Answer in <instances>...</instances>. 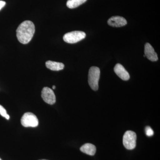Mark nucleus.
Returning a JSON list of instances; mask_svg holds the SVG:
<instances>
[{
	"label": "nucleus",
	"instance_id": "obj_1",
	"mask_svg": "<svg viewBox=\"0 0 160 160\" xmlns=\"http://www.w3.org/2000/svg\"><path fill=\"white\" fill-rule=\"evenodd\" d=\"M35 30V26L32 22L24 21L20 24L16 30L18 40L22 44H28L33 37Z\"/></svg>",
	"mask_w": 160,
	"mask_h": 160
},
{
	"label": "nucleus",
	"instance_id": "obj_2",
	"mask_svg": "<svg viewBox=\"0 0 160 160\" xmlns=\"http://www.w3.org/2000/svg\"><path fill=\"white\" fill-rule=\"evenodd\" d=\"M100 76L99 68L92 66L89 70L88 82L92 90L97 91L98 89V82Z\"/></svg>",
	"mask_w": 160,
	"mask_h": 160
},
{
	"label": "nucleus",
	"instance_id": "obj_3",
	"mask_svg": "<svg viewBox=\"0 0 160 160\" xmlns=\"http://www.w3.org/2000/svg\"><path fill=\"white\" fill-rule=\"evenodd\" d=\"M137 135L134 132L127 131L123 138V143L126 149L132 150L136 146Z\"/></svg>",
	"mask_w": 160,
	"mask_h": 160
},
{
	"label": "nucleus",
	"instance_id": "obj_4",
	"mask_svg": "<svg viewBox=\"0 0 160 160\" xmlns=\"http://www.w3.org/2000/svg\"><path fill=\"white\" fill-rule=\"evenodd\" d=\"M86 37L85 32L82 31H75L68 32L64 35L63 40L66 43L73 44L84 39Z\"/></svg>",
	"mask_w": 160,
	"mask_h": 160
},
{
	"label": "nucleus",
	"instance_id": "obj_5",
	"mask_svg": "<svg viewBox=\"0 0 160 160\" xmlns=\"http://www.w3.org/2000/svg\"><path fill=\"white\" fill-rule=\"evenodd\" d=\"M21 123L24 127H36L38 125V120L33 113L26 112L21 119Z\"/></svg>",
	"mask_w": 160,
	"mask_h": 160
},
{
	"label": "nucleus",
	"instance_id": "obj_6",
	"mask_svg": "<svg viewBox=\"0 0 160 160\" xmlns=\"http://www.w3.org/2000/svg\"><path fill=\"white\" fill-rule=\"evenodd\" d=\"M42 97L44 102L49 105H53L56 102V96L52 89L46 87L42 91Z\"/></svg>",
	"mask_w": 160,
	"mask_h": 160
},
{
	"label": "nucleus",
	"instance_id": "obj_7",
	"mask_svg": "<svg viewBox=\"0 0 160 160\" xmlns=\"http://www.w3.org/2000/svg\"><path fill=\"white\" fill-rule=\"evenodd\" d=\"M108 23L112 27H120L126 26L127 22L126 19L120 16H113L109 19Z\"/></svg>",
	"mask_w": 160,
	"mask_h": 160
},
{
	"label": "nucleus",
	"instance_id": "obj_8",
	"mask_svg": "<svg viewBox=\"0 0 160 160\" xmlns=\"http://www.w3.org/2000/svg\"><path fill=\"white\" fill-rule=\"evenodd\" d=\"M145 55L152 62H156L158 60V55L152 46L149 43H146L145 46Z\"/></svg>",
	"mask_w": 160,
	"mask_h": 160
},
{
	"label": "nucleus",
	"instance_id": "obj_9",
	"mask_svg": "<svg viewBox=\"0 0 160 160\" xmlns=\"http://www.w3.org/2000/svg\"><path fill=\"white\" fill-rule=\"evenodd\" d=\"M114 70L116 74L124 81H128L130 78L129 72L121 64H117L115 66Z\"/></svg>",
	"mask_w": 160,
	"mask_h": 160
},
{
	"label": "nucleus",
	"instance_id": "obj_10",
	"mask_svg": "<svg viewBox=\"0 0 160 160\" xmlns=\"http://www.w3.org/2000/svg\"><path fill=\"white\" fill-rule=\"evenodd\" d=\"M80 150L82 152L89 155L93 156L96 152V148L94 145L90 143H86L83 145L80 148Z\"/></svg>",
	"mask_w": 160,
	"mask_h": 160
},
{
	"label": "nucleus",
	"instance_id": "obj_11",
	"mask_svg": "<svg viewBox=\"0 0 160 160\" xmlns=\"http://www.w3.org/2000/svg\"><path fill=\"white\" fill-rule=\"evenodd\" d=\"M46 65L48 69L52 71H59V70H62L65 67L63 63L51 61L46 62Z\"/></svg>",
	"mask_w": 160,
	"mask_h": 160
},
{
	"label": "nucleus",
	"instance_id": "obj_12",
	"mask_svg": "<svg viewBox=\"0 0 160 160\" xmlns=\"http://www.w3.org/2000/svg\"><path fill=\"white\" fill-rule=\"evenodd\" d=\"M87 0H68L66 6L69 9H74L86 2Z\"/></svg>",
	"mask_w": 160,
	"mask_h": 160
},
{
	"label": "nucleus",
	"instance_id": "obj_13",
	"mask_svg": "<svg viewBox=\"0 0 160 160\" xmlns=\"http://www.w3.org/2000/svg\"><path fill=\"white\" fill-rule=\"evenodd\" d=\"M0 115L3 117L6 118V119H9V116L7 114L6 109L1 105H0Z\"/></svg>",
	"mask_w": 160,
	"mask_h": 160
},
{
	"label": "nucleus",
	"instance_id": "obj_14",
	"mask_svg": "<svg viewBox=\"0 0 160 160\" xmlns=\"http://www.w3.org/2000/svg\"><path fill=\"white\" fill-rule=\"evenodd\" d=\"M145 131H146V134L147 136H152L153 134H154V132H153V130L152 129L151 127H149V126H147V127H146Z\"/></svg>",
	"mask_w": 160,
	"mask_h": 160
},
{
	"label": "nucleus",
	"instance_id": "obj_15",
	"mask_svg": "<svg viewBox=\"0 0 160 160\" xmlns=\"http://www.w3.org/2000/svg\"><path fill=\"white\" fill-rule=\"evenodd\" d=\"M6 4V2L3 1H0V10L5 6Z\"/></svg>",
	"mask_w": 160,
	"mask_h": 160
},
{
	"label": "nucleus",
	"instance_id": "obj_16",
	"mask_svg": "<svg viewBox=\"0 0 160 160\" xmlns=\"http://www.w3.org/2000/svg\"><path fill=\"white\" fill-rule=\"evenodd\" d=\"M52 89H55L56 86H52Z\"/></svg>",
	"mask_w": 160,
	"mask_h": 160
},
{
	"label": "nucleus",
	"instance_id": "obj_17",
	"mask_svg": "<svg viewBox=\"0 0 160 160\" xmlns=\"http://www.w3.org/2000/svg\"><path fill=\"white\" fill-rule=\"evenodd\" d=\"M47 160L42 159V160Z\"/></svg>",
	"mask_w": 160,
	"mask_h": 160
},
{
	"label": "nucleus",
	"instance_id": "obj_18",
	"mask_svg": "<svg viewBox=\"0 0 160 160\" xmlns=\"http://www.w3.org/2000/svg\"><path fill=\"white\" fill-rule=\"evenodd\" d=\"M0 160H2V159H1V158H0Z\"/></svg>",
	"mask_w": 160,
	"mask_h": 160
}]
</instances>
